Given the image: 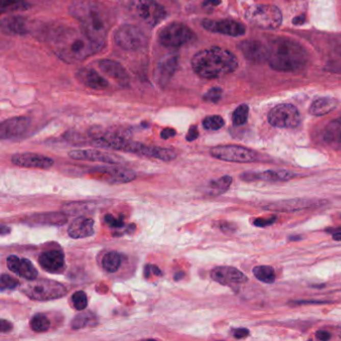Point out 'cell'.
Listing matches in <instances>:
<instances>
[{
    "label": "cell",
    "instance_id": "obj_29",
    "mask_svg": "<svg viewBox=\"0 0 341 341\" xmlns=\"http://www.w3.org/2000/svg\"><path fill=\"white\" fill-rule=\"evenodd\" d=\"M2 30L17 35H25L28 32V25L21 17H9L2 20Z\"/></svg>",
    "mask_w": 341,
    "mask_h": 341
},
{
    "label": "cell",
    "instance_id": "obj_8",
    "mask_svg": "<svg viewBox=\"0 0 341 341\" xmlns=\"http://www.w3.org/2000/svg\"><path fill=\"white\" fill-rule=\"evenodd\" d=\"M131 8L139 20L152 27L163 21L167 14L165 8L156 0H133Z\"/></svg>",
    "mask_w": 341,
    "mask_h": 341
},
{
    "label": "cell",
    "instance_id": "obj_58",
    "mask_svg": "<svg viewBox=\"0 0 341 341\" xmlns=\"http://www.w3.org/2000/svg\"><path fill=\"white\" fill-rule=\"evenodd\" d=\"M184 275V273L183 272H179V273H177V274H175V276H174V279L175 280H180L181 278H182V276Z\"/></svg>",
    "mask_w": 341,
    "mask_h": 341
},
{
    "label": "cell",
    "instance_id": "obj_5",
    "mask_svg": "<svg viewBox=\"0 0 341 341\" xmlns=\"http://www.w3.org/2000/svg\"><path fill=\"white\" fill-rule=\"evenodd\" d=\"M20 291L31 300L49 301L66 295L64 284L50 279H33L21 285Z\"/></svg>",
    "mask_w": 341,
    "mask_h": 341
},
{
    "label": "cell",
    "instance_id": "obj_56",
    "mask_svg": "<svg viewBox=\"0 0 341 341\" xmlns=\"http://www.w3.org/2000/svg\"><path fill=\"white\" fill-rule=\"evenodd\" d=\"M10 232V228L9 227H6V226H2L1 227V235L4 236L6 233H9Z\"/></svg>",
    "mask_w": 341,
    "mask_h": 341
},
{
    "label": "cell",
    "instance_id": "obj_52",
    "mask_svg": "<svg viewBox=\"0 0 341 341\" xmlns=\"http://www.w3.org/2000/svg\"><path fill=\"white\" fill-rule=\"evenodd\" d=\"M315 336H316L317 339L322 341L329 340L331 339V334L325 330H318L315 333Z\"/></svg>",
    "mask_w": 341,
    "mask_h": 341
},
{
    "label": "cell",
    "instance_id": "obj_49",
    "mask_svg": "<svg viewBox=\"0 0 341 341\" xmlns=\"http://www.w3.org/2000/svg\"><path fill=\"white\" fill-rule=\"evenodd\" d=\"M249 335V330L246 328H237L233 330V336L237 339H242Z\"/></svg>",
    "mask_w": 341,
    "mask_h": 341
},
{
    "label": "cell",
    "instance_id": "obj_27",
    "mask_svg": "<svg viewBox=\"0 0 341 341\" xmlns=\"http://www.w3.org/2000/svg\"><path fill=\"white\" fill-rule=\"evenodd\" d=\"M323 139L330 147H341V117L329 122L324 131Z\"/></svg>",
    "mask_w": 341,
    "mask_h": 341
},
{
    "label": "cell",
    "instance_id": "obj_38",
    "mask_svg": "<svg viewBox=\"0 0 341 341\" xmlns=\"http://www.w3.org/2000/svg\"><path fill=\"white\" fill-rule=\"evenodd\" d=\"M248 113H249V108L246 104H241L239 105L234 112L232 113V122L236 126L243 125L246 123L248 119Z\"/></svg>",
    "mask_w": 341,
    "mask_h": 341
},
{
    "label": "cell",
    "instance_id": "obj_57",
    "mask_svg": "<svg viewBox=\"0 0 341 341\" xmlns=\"http://www.w3.org/2000/svg\"><path fill=\"white\" fill-rule=\"evenodd\" d=\"M220 0H206V2H205V4H212V5H218V4H220Z\"/></svg>",
    "mask_w": 341,
    "mask_h": 341
},
{
    "label": "cell",
    "instance_id": "obj_40",
    "mask_svg": "<svg viewBox=\"0 0 341 341\" xmlns=\"http://www.w3.org/2000/svg\"><path fill=\"white\" fill-rule=\"evenodd\" d=\"M94 315L90 312H83L78 315H76L74 320L71 321V327L74 329H80L86 327L92 319H94Z\"/></svg>",
    "mask_w": 341,
    "mask_h": 341
},
{
    "label": "cell",
    "instance_id": "obj_10",
    "mask_svg": "<svg viewBox=\"0 0 341 341\" xmlns=\"http://www.w3.org/2000/svg\"><path fill=\"white\" fill-rule=\"evenodd\" d=\"M114 42L123 50L135 51L147 45V36L135 25H122L114 33Z\"/></svg>",
    "mask_w": 341,
    "mask_h": 341
},
{
    "label": "cell",
    "instance_id": "obj_11",
    "mask_svg": "<svg viewBox=\"0 0 341 341\" xmlns=\"http://www.w3.org/2000/svg\"><path fill=\"white\" fill-rule=\"evenodd\" d=\"M267 119L274 127L294 128L300 123V114L294 105L279 104L269 111Z\"/></svg>",
    "mask_w": 341,
    "mask_h": 341
},
{
    "label": "cell",
    "instance_id": "obj_34",
    "mask_svg": "<svg viewBox=\"0 0 341 341\" xmlns=\"http://www.w3.org/2000/svg\"><path fill=\"white\" fill-rule=\"evenodd\" d=\"M253 274L258 280L269 284L273 283L276 278L274 269L268 265H260L253 268Z\"/></svg>",
    "mask_w": 341,
    "mask_h": 341
},
{
    "label": "cell",
    "instance_id": "obj_9",
    "mask_svg": "<svg viewBox=\"0 0 341 341\" xmlns=\"http://www.w3.org/2000/svg\"><path fill=\"white\" fill-rule=\"evenodd\" d=\"M210 154L214 158L220 160L237 163L255 162L260 159V156L256 151L240 145H220L213 147L210 150Z\"/></svg>",
    "mask_w": 341,
    "mask_h": 341
},
{
    "label": "cell",
    "instance_id": "obj_6",
    "mask_svg": "<svg viewBox=\"0 0 341 341\" xmlns=\"http://www.w3.org/2000/svg\"><path fill=\"white\" fill-rule=\"evenodd\" d=\"M249 23L263 29H276L282 23L280 9L270 4H259L249 7L246 11Z\"/></svg>",
    "mask_w": 341,
    "mask_h": 341
},
{
    "label": "cell",
    "instance_id": "obj_33",
    "mask_svg": "<svg viewBox=\"0 0 341 341\" xmlns=\"http://www.w3.org/2000/svg\"><path fill=\"white\" fill-rule=\"evenodd\" d=\"M232 183V177L231 176H223L220 177L216 180H213L209 183L208 186V193L212 196H217V195L223 194L228 190Z\"/></svg>",
    "mask_w": 341,
    "mask_h": 341
},
{
    "label": "cell",
    "instance_id": "obj_41",
    "mask_svg": "<svg viewBox=\"0 0 341 341\" xmlns=\"http://www.w3.org/2000/svg\"><path fill=\"white\" fill-rule=\"evenodd\" d=\"M71 300H72V305L76 310L82 311L87 307L88 300H87V296L84 291L80 290V291H76L74 293Z\"/></svg>",
    "mask_w": 341,
    "mask_h": 341
},
{
    "label": "cell",
    "instance_id": "obj_39",
    "mask_svg": "<svg viewBox=\"0 0 341 341\" xmlns=\"http://www.w3.org/2000/svg\"><path fill=\"white\" fill-rule=\"evenodd\" d=\"M202 125L206 130H211V131L220 130V128L224 126V119L220 115H210L204 118V120L202 121Z\"/></svg>",
    "mask_w": 341,
    "mask_h": 341
},
{
    "label": "cell",
    "instance_id": "obj_54",
    "mask_svg": "<svg viewBox=\"0 0 341 341\" xmlns=\"http://www.w3.org/2000/svg\"><path fill=\"white\" fill-rule=\"evenodd\" d=\"M293 25H300L302 23L305 22V17L304 15H301V16H296L294 17V19L293 20Z\"/></svg>",
    "mask_w": 341,
    "mask_h": 341
},
{
    "label": "cell",
    "instance_id": "obj_28",
    "mask_svg": "<svg viewBox=\"0 0 341 341\" xmlns=\"http://www.w3.org/2000/svg\"><path fill=\"white\" fill-rule=\"evenodd\" d=\"M139 155H144L147 157L160 159L162 161H171L176 158L177 154L174 150L163 147H148L142 144Z\"/></svg>",
    "mask_w": 341,
    "mask_h": 341
},
{
    "label": "cell",
    "instance_id": "obj_53",
    "mask_svg": "<svg viewBox=\"0 0 341 341\" xmlns=\"http://www.w3.org/2000/svg\"><path fill=\"white\" fill-rule=\"evenodd\" d=\"M296 303L298 304H320V303H325V301H318V300H299L296 301Z\"/></svg>",
    "mask_w": 341,
    "mask_h": 341
},
{
    "label": "cell",
    "instance_id": "obj_46",
    "mask_svg": "<svg viewBox=\"0 0 341 341\" xmlns=\"http://www.w3.org/2000/svg\"><path fill=\"white\" fill-rule=\"evenodd\" d=\"M151 273L153 275H156V276H161L162 275L161 270L157 267L156 265L148 264V265L145 266V269H144V276H145V278H149V276H150Z\"/></svg>",
    "mask_w": 341,
    "mask_h": 341
},
{
    "label": "cell",
    "instance_id": "obj_55",
    "mask_svg": "<svg viewBox=\"0 0 341 341\" xmlns=\"http://www.w3.org/2000/svg\"><path fill=\"white\" fill-rule=\"evenodd\" d=\"M331 232H333L332 237H333L334 240L341 241V230H334V231H331Z\"/></svg>",
    "mask_w": 341,
    "mask_h": 341
},
{
    "label": "cell",
    "instance_id": "obj_2",
    "mask_svg": "<svg viewBox=\"0 0 341 341\" xmlns=\"http://www.w3.org/2000/svg\"><path fill=\"white\" fill-rule=\"evenodd\" d=\"M69 13L91 39L105 46L110 18L104 7L94 1L77 0L69 6Z\"/></svg>",
    "mask_w": 341,
    "mask_h": 341
},
{
    "label": "cell",
    "instance_id": "obj_30",
    "mask_svg": "<svg viewBox=\"0 0 341 341\" xmlns=\"http://www.w3.org/2000/svg\"><path fill=\"white\" fill-rule=\"evenodd\" d=\"M336 105H337L336 101L332 98H319L311 104L309 112L315 116H322L334 110Z\"/></svg>",
    "mask_w": 341,
    "mask_h": 341
},
{
    "label": "cell",
    "instance_id": "obj_19",
    "mask_svg": "<svg viewBox=\"0 0 341 341\" xmlns=\"http://www.w3.org/2000/svg\"><path fill=\"white\" fill-rule=\"evenodd\" d=\"M244 57L252 63H263L267 61V45L258 40H245L239 44Z\"/></svg>",
    "mask_w": 341,
    "mask_h": 341
},
{
    "label": "cell",
    "instance_id": "obj_44",
    "mask_svg": "<svg viewBox=\"0 0 341 341\" xmlns=\"http://www.w3.org/2000/svg\"><path fill=\"white\" fill-rule=\"evenodd\" d=\"M104 221L107 225H109L112 228H122L124 226V221H123V216L119 217H114L111 214H106L104 216Z\"/></svg>",
    "mask_w": 341,
    "mask_h": 341
},
{
    "label": "cell",
    "instance_id": "obj_1",
    "mask_svg": "<svg viewBox=\"0 0 341 341\" xmlns=\"http://www.w3.org/2000/svg\"><path fill=\"white\" fill-rule=\"evenodd\" d=\"M47 41L52 51L67 63L82 62L105 47L91 39L81 28L66 26L51 30Z\"/></svg>",
    "mask_w": 341,
    "mask_h": 341
},
{
    "label": "cell",
    "instance_id": "obj_51",
    "mask_svg": "<svg viewBox=\"0 0 341 341\" xmlns=\"http://www.w3.org/2000/svg\"><path fill=\"white\" fill-rule=\"evenodd\" d=\"M175 135H176V131L173 128H165L160 133V136L162 139H168L171 137H174Z\"/></svg>",
    "mask_w": 341,
    "mask_h": 341
},
{
    "label": "cell",
    "instance_id": "obj_22",
    "mask_svg": "<svg viewBox=\"0 0 341 341\" xmlns=\"http://www.w3.org/2000/svg\"><path fill=\"white\" fill-rule=\"evenodd\" d=\"M98 67L103 74L114 79L122 86L128 85L129 83L128 72L117 61L111 59H101L98 62Z\"/></svg>",
    "mask_w": 341,
    "mask_h": 341
},
{
    "label": "cell",
    "instance_id": "obj_3",
    "mask_svg": "<svg viewBox=\"0 0 341 341\" xmlns=\"http://www.w3.org/2000/svg\"><path fill=\"white\" fill-rule=\"evenodd\" d=\"M308 60L305 48L297 41L279 37L267 45V62L277 71L293 72L302 69Z\"/></svg>",
    "mask_w": 341,
    "mask_h": 341
},
{
    "label": "cell",
    "instance_id": "obj_13",
    "mask_svg": "<svg viewBox=\"0 0 341 341\" xmlns=\"http://www.w3.org/2000/svg\"><path fill=\"white\" fill-rule=\"evenodd\" d=\"M11 162L19 167L38 169H48L54 164V160L52 158L33 152L14 154L11 157Z\"/></svg>",
    "mask_w": 341,
    "mask_h": 341
},
{
    "label": "cell",
    "instance_id": "obj_42",
    "mask_svg": "<svg viewBox=\"0 0 341 341\" xmlns=\"http://www.w3.org/2000/svg\"><path fill=\"white\" fill-rule=\"evenodd\" d=\"M0 284H1V289L4 290V289H13L15 288L18 284H19V281L8 275V274H2L1 277H0Z\"/></svg>",
    "mask_w": 341,
    "mask_h": 341
},
{
    "label": "cell",
    "instance_id": "obj_21",
    "mask_svg": "<svg viewBox=\"0 0 341 341\" xmlns=\"http://www.w3.org/2000/svg\"><path fill=\"white\" fill-rule=\"evenodd\" d=\"M6 264L10 271L27 280L36 279L38 275L36 268L26 258H20L16 255H10L6 259Z\"/></svg>",
    "mask_w": 341,
    "mask_h": 341
},
{
    "label": "cell",
    "instance_id": "obj_24",
    "mask_svg": "<svg viewBox=\"0 0 341 341\" xmlns=\"http://www.w3.org/2000/svg\"><path fill=\"white\" fill-rule=\"evenodd\" d=\"M67 233L74 239L89 237L94 234V221L84 216L77 217L70 223Z\"/></svg>",
    "mask_w": 341,
    "mask_h": 341
},
{
    "label": "cell",
    "instance_id": "obj_31",
    "mask_svg": "<svg viewBox=\"0 0 341 341\" xmlns=\"http://www.w3.org/2000/svg\"><path fill=\"white\" fill-rule=\"evenodd\" d=\"M67 217L64 215V213H46V214H37L34 216H31V221L33 223H39V224H49V225H61L65 223Z\"/></svg>",
    "mask_w": 341,
    "mask_h": 341
},
{
    "label": "cell",
    "instance_id": "obj_23",
    "mask_svg": "<svg viewBox=\"0 0 341 341\" xmlns=\"http://www.w3.org/2000/svg\"><path fill=\"white\" fill-rule=\"evenodd\" d=\"M76 78L80 83L92 89L101 90L108 87L107 80L92 68L84 67L78 69L76 71Z\"/></svg>",
    "mask_w": 341,
    "mask_h": 341
},
{
    "label": "cell",
    "instance_id": "obj_32",
    "mask_svg": "<svg viewBox=\"0 0 341 341\" xmlns=\"http://www.w3.org/2000/svg\"><path fill=\"white\" fill-rule=\"evenodd\" d=\"M101 265L107 272H116L121 265V256L116 251H109L102 257Z\"/></svg>",
    "mask_w": 341,
    "mask_h": 341
},
{
    "label": "cell",
    "instance_id": "obj_25",
    "mask_svg": "<svg viewBox=\"0 0 341 341\" xmlns=\"http://www.w3.org/2000/svg\"><path fill=\"white\" fill-rule=\"evenodd\" d=\"M64 258L62 251L53 249L41 253L38 257V263L45 271L54 273L64 266Z\"/></svg>",
    "mask_w": 341,
    "mask_h": 341
},
{
    "label": "cell",
    "instance_id": "obj_48",
    "mask_svg": "<svg viewBox=\"0 0 341 341\" xmlns=\"http://www.w3.org/2000/svg\"><path fill=\"white\" fill-rule=\"evenodd\" d=\"M198 136H199L198 129H197V127H196L195 125H193V126H191V127L189 128V130H188V133H187V135H186V140L189 141V142L194 141L195 139H196Z\"/></svg>",
    "mask_w": 341,
    "mask_h": 341
},
{
    "label": "cell",
    "instance_id": "obj_37",
    "mask_svg": "<svg viewBox=\"0 0 341 341\" xmlns=\"http://www.w3.org/2000/svg\"><path fill=\"white\" fill-rule=\"evenodd\" d=\"M27 7L28 3L26 2V0H0V8L3 13L25 10Z\"/></svg>",
    "mask_w": 341,
    "mask_h": 341
},
{
    "label": "cell",
    "instance_id": "obj_50",
    "mask_svg": "<svg viewBox=\"0 0 341 341\" xmlns=\"http://www.w3.org/2000/svg\"><path fill=\"white\" fill-rule=\"evenodd\" d=\"M12 323L5 320V319H1L0 321V331L1 333H6V332H9L12 330Z\"/></svg>",
    "mask_w": 341,
    "mask_h": 341
},
{
    "label": "cell",
    "instance_id": "obj_36",
    "mask_svg": "<svg viewBox=\"0 0 341 341\" xmlns=\"http://www.w3.org/2000/svg\"><path fill=\"white\" fill-rule=\"evenodd\" d=\"M29 325L34 332L42 333L48 330L50 327V321L46 315L42 313H37L30 319Z\"/></svg>",
    "mask_w": 341,
    "mask_h": 341
},
{
    "label": "cell",
    "instance_id": "obj_43",
    "mask_svg": "<svg viewBox=\"0 0 341 341\" xmlns=\"http://www.w3.org/2000/svg\"><path fill=\"white\" fill-rule=\"evenodd\" d=\"M221 94H222V89L220 87H212L204 94L203 98L206 101L215 103L221 98Z\"/></svg>",
    "mask_w": 341,
    "mask_h": 341
},
{
    "label": "cell",
    "instance_id": "obj_7",
    "mask_svg": "<svg viewBox=\"0 0 341 341\" xmlns=\"http://www.w3.org/2000/svg\"><path fill=\"white\" fill-rule=\"evenodd\" d=\"M195 39V33L187 26L180 22H173L163 27L158 34V41L165 47L178 48Z\"/></svg>",
    "mask_w": 341,
    "mask_h": 341
},
{
    "label": "cell",
    "instance_id": "obj_35",
    "mask_svg": "<svg viewBox=\"0 0 341 341\" xmlns=\"http://www.w3.org/2000/svg\"><path fill=\"white\" fill-rule=\"evenodd\" d=\"M95 207L94 202H71L64 206V211L68 214H84Z\"/></svg>",
    "mask_w": 341,
    "mask_h": 341
},
{
    "label": "cell",
    "instance_id": "obj_16",
    "mask_svg": "<svg viewBox=\"0 0 341 341\" xmlns=\"http://www.w3.org/2000/svg\"><path fill=\"white\" fill-rule=\"evenodd\" d=\"M202 27L207 31L220 33L229 36H241L246 31V28L242 23L224 19V20H211V19H204L202 21Z\"/></svg>",
    "mask_w": 341,
    "mask_h": 341
},
{
    "label": "cell",
    "instance_id": "obj_15",
    "mask_svg": "<svg viewBox=\"0 0 341 341\" xmlns=\"http://www.w3.org/2000/svg\"><path fill=\"white\" fill-rule=\"evenodd\" d=\"M212 280L225 286L240 285L248 281L247 276L237 268L232 266H218L210 272Z\"/></svg>",
    "mask_w": 341,
    "mask_h": 341
},
{
    "label": "cell",
    "instance_id": "obj_47",
    "mask_svg": "<svg viewBox=\"0 0 341 341\" xmlns=\"http://www.w3.org/2000/svg\"><path fill=\"white\" fill-rule=\"evenodd\" d=\"M220 228L226 233H231L236 230V225L230 222H221L220 224Z\"/></svg>",
    "mask_w": 341,
    "mask_h": 341
},
{
    "label": "cell",
    "instance_id": "obj_12",
    "mask_svg": "<svg viewBox=\"0 0 341 341\" xmlns=\"http://www.w3.org/2000/svg\"><path fill=\"white\" fill-rule=\"evenodd\" d=\"M325 203L324 200L317 199H306V198H294L288 200H280L268 204L264 209L276 212H294L299 210H304L312 207H316Z\"/></svg>",
    "mask_w": 341,
    "mask_h": 341
},
{
    "label": "cell",
    "instance_id": "obj_26",
    "mask_svg": "<svg viewBox=\"0 0 341 341\" xmlns=\"http://www.w3.org/2000/svg\"><path fill=\"white\" fill-rule=\"evenodd\" d=\"M296 176L294 172L283 169H277V170H266L260 173H252V174H243L241 175V178L247 181L255 180V179H262L265 181H288L291 180Z\"/></svg>",
    "mask_w": 341,
    "mask_h": 341
},
{
    "label": "cell",
    "instance_id": "obj_4",
    "mask_svg": "<svg viewBox=\"0 0 341 341\" xmlns=\"http://www.w3.org/2000/svg\"><path fill=\"white\" fill-rule=\"evenodd\" d=\"M191 66L199 77L213 79L235 71L238 67V61L230 51L211 47L197 52L191 60Z\"/></svg>",
    "mask_w": 341,
    "mask_h": 341
},
{
    "label": "cell",
    "instance_id": "obj_45",
    "mask_svg": "<svg viewBox=\"0 0 341 341\" xmlns=\"http://www.w3.org/2000/svg\"><path fill=\"white\" fill-rule=\"evenodd\" d=\"M276 221V216H270L267 218H257L253 221V224L258 227H266L268 225L273 224Z\"/></svg>",
    "mask_w": 341,
    "mask_h": 341
},
{
    "label": "cell",
    "instance_id": "obj_17",
    "mask_svg": "<svg viewBox=\"0 0 341 341\" xmlns=\"http://www.w3.org/2000/svg\"><path fill=\"white\" fill-rule=\"evenodd\" d=\"M30 125V119L25 116L12 117L1 123L0 136L2 140L16 139L22 136Z\"/></svg>",
    "mask_w": 341,
    "mask_h": 341
},
{
    "label": "cell",
    "instance_id": "obj_18",
    "mask_svg": "<svg viewBox=\"0 0 341 341\" xmlns=\"http://www.w3.org/2000/svg\"><path fill=\"white\" fill-rule=\"evenodd\" d=\"M178 66V57L176 55L164 56L156 65L154 79L161 87H165L170 81Z\"/></svg>",
    "mask_w": 341,
    "mask_h": 341
},
{
    "label": "cell",
    "instance_id": "obj_14",
    "mask_svg": "<svg viewBox=\"0 0 341 341\" xmlns=\"http://www.w3.org/2000/svg\"><path fill=\"white\" fill-rule=\"evenodd\" d=\"M68 155L74 160L93 161V162H101V163H107V164H120L123 161L121 158L117 155L96 150V149L72 150L68 153Z\"/></svg>",
    "mask_w": 341,
    "mask_h": 341
},
{
    "label": "cell",
    "instance_id": "obj_20",
    "mask_svg": "<svg viewBox=\"0 0 341 341\" xmlns=\"http://www.w3.org/2000/svg\"><path fill=\"white\" fill-rule=\"evenodd\" d=\"M95 172L102 175L104 180L111 184L128 183L136 178V174L133 171L119 166L100 167L96 168Z\"/></svg>",
    "mask_w": 341,
    "mask_h": 341
}]
</instances>
